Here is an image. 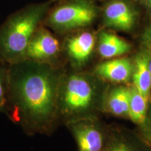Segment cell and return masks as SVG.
<instances>
[{
    "label": "cell",
    "instance_id": "277c9868",
    "mask_svg": "<svg viewBox=\"0 0 151 151\" xmlns=\"http://www.w3.org/2000/svg\"><path fill=\"white\" fill-rule=\"evenodd\" d=\"M97 13L90 0H71L50 7L43 24L58 33L71 32L90 26Z\"/></svg>",
    "mask_w": 151,
    "mask_h": 151
},
{
    "label": "cell",
    "instance_id": "ffe728a7",
    "mask_svg": "<svg viewBox=\"0 0 151 151\" xmlns=\"http://www.w3.org/2000/svg\"><path fill=\"white\" fill-rule=\"evenodd\" d=\"M148 50H150V51L151 52V49H148Z\"/></svg>",
    "mask_w": 151,
    "mask_h": 151
},
{
    "label": "cell",
    "instance_id": "ba28073f",
    "mask_svg": "<svg viewBox=\"0 0 151 151\" xmlns=\"http://www.w3.org/2000/svg\"><path fill=\"white\" fill-rule=\"evenodd\" d=\"M137 14L134 9L123 0H113L106 5L103 12L105 26L121 31H130L134 27Z\"/></svg>",
    "mask_w": 151,
    "mask_h": 151
},
{
    "label": "cell",
    "instance_id": "e0dca14e",
    "mask_svg": "<svg viewBox=\"0 0 151 151\" xmlns=\"http://www.w3.org/2000/svg\"><path fill=\"white\" fill-rule=\"evenodd\" d=\"M149 51V60H148V66H149V69H150V72L151 75V52L148 50Z\"/></svg>",
    "mask_w": 151,
    "mask_h": 151
},
{
    "label": "cell",
    "instance_id": "ac0fdd59",
    "mask_svg": "<svg viewBox=\"0 0 151 151\" xmlns=\"http://www.w3.org/2000/svg\"><path fill=\"white\" fill-rule=\"evenodd\" d=\"M150 103V106L148 109V114H149V118H150V125H151V101Z\"/></svg>",
    "mask_w": 151,
    "mask_h": 151
},
{
    "label": "cell",
    "instance_id": "9a60e30c",
    "mask_svg": "<svg viewBox=\"0 0 151 151\" xmlns=\"http://www.w3.org/2000/svg\"><path fill=\"white\" fill-rule=\"evenodd\" d=\"M9 66L0 60V113L6 115L8 106Z\"/></svg>",
    "mask_w": 151,
    "mask_h": 151
},
{
    "label": "cell",
    "instance_id": "3957f363",
    "mask_svg": "<svg viewBox=\"0 0 151 151\" xmlns=\"http://www.w3.org/2000/svg\"><path fill=\"white\" fill-rule=\"evenodd\" d=\"M95 79L89 73L76 70L64 71L58 90V116L66 124L78 119L90 118L97 102Z\"/></svg>",
    "mask_w": 151,
    "mask_h": 151
},
{
    "label": "cell",
    "instance_id": "52a82bcc",
    "mask_svg": "<svg viewBox=\"0 0 151 151\" xmlns=\"http://www.w3.org/2000/svg\"><path fill=\"white\" fill-rule=\"evenodd\" d=\"M94 35L82 30L66 38L63 48L71 65L76 70H81L91 58L95 46Z\"/></svg>",
    "mask_w": 151,
    "mask_h": 151
},
{
    "label": "cell",
    "instance_id": "5b68a950",
    "mask_svg": "<svg viewBox=\"0 0 151 151\" xmlns=\"http://www.w3.org/2000/svg\"><path fill=\"white\" fill-rule=\"evenodd\" d=\"M62 45L59 39L42 24L34 34L28 45L25 59L60 67Z\"/></svg>",
    "mask_w": 151,
    "mask_h": 151
},
{
    "label": "cell",
    "instance_id": "6da1fadb",
    "mask_svg": "<svg viewBox=\"0 0 151 151\" xmlns=\"http://www.w3.org/2000/svg\"><path fill=\"white\" fill-rule=\"evenodd\" d=\"M9 66L6 116L29 136L49 135L59 121L61 67L23 60Z\"/></svg>",
    "mask_w": 151,
    "mask_h": 151
},
{
    "label": "cell",
    "instance_id": "4fadbf2b",
    "mask_svg": "<svg viewBox=\"0 0 151 151\" xmlns=\"http://www.w3.org/2000/svg\"><path fill=\"white\" fill-rule=\"evenodd\" d=\"M131 48L129 43L110 32H101L98 37V53L105 59L123 55L129 52Z\"/></svg>",
    "mask_w": 151,
    "mask_h": 151
},
{
    "label": "cell",
    "instance_id": "7a4b0ae2",
    "mask_svg": "<svg viewBox=\"0 0 151 151\" xmlns=\"http://www.w3.org/2000/svg\"><path fill=\"white\" fill-rule=\"evenodd\" d=\"M52 1L26 5L0 25V60L10 65L25 60L28 45L46 18Z\"/></svg>",
    "mask_w": 151,
    "mask_h": 151
},
{
    "label": "cell",
    "instance_id": "8992f818",
    "mask_svg": "<svg viewBox=\"0 0 151 151\" xmlns=\"http://www.w3.org/2000/svg\"><path fill=\"white\" fill-rule=\"evenodd\" d=\"M78 151H103L106 143L103 132L92 117L67 122Z\"/></svg>",
    "mask_w": 151,
    "mask_h": 151
},
{
    "label": "cell",
    "instance_id": "5bb4252c",
    "mask_svg": "<svg viewBox=\"0 0 151 151\" xmlns=\"http://www.w3.org/2000/svg\"><path fill=\"white\" fill-rule=\"evenodd\" d=\"M103 151H151V148L145 142L122 134H114L107 139Z\"/></svg>",
    "mask_w": 151,
    "mask_h": 151
},
{
    "label": "cell",
    "instance_id": "2e32d148",
    "mask_svg": "<svg viewBox=\"0 0 151 151\" xmlns=\"http://www.w3.org/2000/svg\"><path fill=\"white\" fill-rule=\"evenodd\" d=\"M141 40L145 49H151V23L143 32Z\"/></svg>",
    "mask_w": 151,
    "mask_h": 151
},
{
    "label": "cell",
    "instance_id": "d6986e66",
    "mask_svg": "<svg viewBox=\"0 0 151 151\" xmlns=\"http://www.w3.org/2000/svg\"><path fill=\"white\" fill-rule=\"evenodd\" d=\"M146 3L147 6H148V8L151 9V0H146Z\"/></svg>",
    "mask_w": 151,
    "mask_h": 151
},
{
    "label": "cell",
    "instance_id": "8fae6325",
    "mask_svg": "<svg viewBox=\"0 0 151 151\" xmlns=\"http://www.w3.org/2000/svg\"><path fill=\"white\" fill-rule=\"evenodd\" d=\"M149 51L145 49L135 56L132 78L134 87L149 102L151 101V75L148 66Z\"/></svg>",
    "mask_w": 151,
    "mask_h": 151
},
{
    "label": "cell",
    "instance_id": "30bf717a",
    "mask_svg": "<svg viewBox=\"0 0 151 151\" xmlns=\"http://www.w3.org/2000/svg\"><path fill=\"white\" fill-rule=\"evenodd\" d=\"M133 73V64L128 58H118L101 62L94 69L95 76L116 83L130 81Z\"/></svg>",
    "mask_w": 151,
    "mask_h": 151
},
{
    "label": "cell",
    "instance_id": "9c48e42d",
    "mask_svg": "<svg viewBox=\"0 0 151 151\" xmlns=\"http://www.w3.org/2000/svg\"><path fill=\"white\" fill-rule=\"evenodd\" d=\"M150 102L136 89L130 87L129 118L141 130L143 140L151 148V125L148 114Z\"/></svg>",
    "mask_w": 151,
    "mask_h": 151
},
{
    "label": "cell",
    "instance_id": "7c38bea8",
    "mask_svg": "<svg viewBox=\"0 0 151 151\" xmlns=\"http://www.w3.org/2000/svg\"><path fill=\"white\" fill-rule=\"evenodd\" d=\"M129 101L130 87H114L104 96L103 106L111 114L129 118Z\"/></svg>",
    "mask_w": 151,
    "mask_h": 151
}]
</instances>
